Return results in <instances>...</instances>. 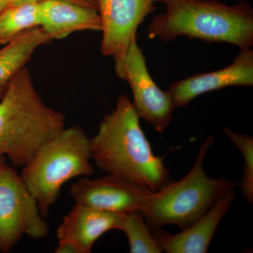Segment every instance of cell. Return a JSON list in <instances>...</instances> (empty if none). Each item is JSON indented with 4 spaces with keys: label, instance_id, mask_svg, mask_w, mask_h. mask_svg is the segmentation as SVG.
<instances>
[{
    "label": "cell",
    "instance_id": "cell-7",
    "mask_svg": "<svg viewBox=\"0 0 253 253\" xmlns=\"http://www.w3.org/2000/svg\"><path fill=\"white\" fill-rule=\"evenodd\" d=\"M136 41H133L123 54L113 56L115 70L118 77L130 86L131 102L139 117L158 132H163L172 123L174 109L167 91L162 90L151 78L146 58Z\"/></svg>",
    "mask_w": 253,
    "mask_h": 253
},
{
    "label": "cell",
    "instance_id": "cell-17",
    "mask_svg": "<svg viewBox=\"0 0 253 253\" xmlns=\"http://www.w3.org/2000/svg\"><path fill=\"white\" fill-rule=\"evenodd\" d=\"M223 132L239 150L244 158L240 188L246 202H253V138L239 134L227 126L223 127Z\"/></svg>",
    "mask_w": 253,
    "mask_h": 253
},
{
    "label": "cell",
    "instance_id": "cell-16",
    "mask_svg": "<svg viewBox=\"0 0 253 253\" xmlns=\"http://www.w3.org/2000/svg\"><path fill=\"white\" fill-rule=\"evenodd\" d=\"M120 230L126 234L131 253H163L140 211L126 213Z\"/></svg>",
    "mask_w": 253,
    "mask_h": 253
},
{
    "label": "cell",
    "instance_id": "cell-14",
    "mask_svg": "<svg viewBox=\"0 0 253 253\" xmlns=\"http://www.w3.org/2000/svg\"><path fill=\"white\" fill-rule=\"evenodd\" d=\"M51 38L41 27L25 32L0 49V96L40 46Z\"/></svg>",
    "mask_w": 253,
    "mask_h": 253
},
{
    "label": "cell",
    "instance_id": "cell-12",
    "mask_svg": "<svg viewBox=\"0 0 253 253\" xmlns=\"http://www.w3.org/2000/svg\"><path fill=\"white\" fill-rule=\"evenodd\" d=\"M124 214L76 204L58 228V242L71 245L78 253H91L101 236L111 230H120Z\"/></svg>",
    "mask_w": 253,
    "mask_h": 253
},
{
    "label": "cell",
    "instance_id": "cell-21",
    "mask_svg": "<svg viewBox=\"0 0 253 253\" xmlns=\"http://www.w3.org/2000/svg\"><path fill=\"white\" fill-rule=\"evenodd\" d=\"M5 163V159L4 156H0V168Z\"/></svg>",
    "mask_w": 253,
    "mask_h": 253
},
{
    "label": "cell",
    "instance_id": "cell-19",
    "mask_svg": "<svg viewBox=\"0 0 253 253\" xmlns=\"http://www.w3.org/2000/svg\"><path fill=\"white\" fill-rule=\"evenodd\" d=\"M42 0H9V6L29 2H40Z\"/></svg>",
    "mask_w": 253,
    "mask_h": 253
},
{
    "label": "cell",
    "instance_id": "cell-6",
    "mask_svg": "<svg viewBox=\"0 0 253 253\" xmlns=\"http://www.w3.org/2000/svg\"><path fill=\"white\" fill-rule=\"evenodd\" d=\"M49 227L36 199L15 168H0V253H8L24 235L45 238Z\"/></svg>",
    "mask_w": 253,
    "mask_h": 253
},
{
    "label": "cell",
    "instance_id": "cell-4",
    "mask_svg": "<svg viewBox=\"0 0 253 253\" xmlns=\"http://www.w3.org/2000/svg\"><path fill=\"white\" fill-rule=\"evenodd\" d=\"M214 137L204 139L196 162L187 174L160 191H154L140 212L151 230L174 225L184 229L209 211L226 193L235 189V181L210 177L204 169L208 150Z\"/></svg>",
    "mask_w": 253,
    "mask_h": 253
},
{
    "label": "cell",
    "instance_id": "cell-10",
    "mask_svg": "<svg viewBox=\"0 0 253 253\" xmlns=\"http://www.w3.org/2000/svg\"><path fill=\"white\" fill-rule=\"evenodd\" d=\"M253 85V51L241 49L227 67L174 82L167 91L174 109L184 107L201 95L231 86Z\"/></svg>",
    "mask_w": 253,
    "mask_h": 253
},
{
    "label": "cell",
    "instance_id": "cell-5",
    "mask_svg": "<svg viewBox=\"0 0 253 253\" xmlns=\"http://www.w3.org/2000/svg\"><path fill=\"white\" fill-rule=\"evenodd\" d=\"M91 159L90 139L73 126L46 143L23 168L21 178L44 219L67 181L93 174Z\"/></svg>",
    "mask_w": 253,
    "mask_h": 253
},
{
    "label": "cell",
    "instance_id": "cell-13",
    "mask_svg": "<svg viewBox=\"0 0 253 253\" xmlns=\"http://www.w3.org/2000/svg\"><path fill=\"white\" fill-rule=\"evenodd\" d=\"M41 27L52 39H61L77 31H101L96 10L65 0H42L39 2Z\"/></svg>",
    "mask_w": 253,
    "mask_h": 253
},
{
    "label": "cell",
    "instance_id": "cell-8",
    "mask_svg": "<svg viewBox=\"0 0 253 253\" xmlns=\"http://www.w3.org/2000/svg\"><path fill=\"white\" fill-rule=\"evenodd\" d=\"M153 192L148 188L111 174L98 179L82 176L70 191L76 204L118 214L140 211Z\"/></svg>",
    "mask_w": 253,
    "mask_h": 253
},
{
    "label": "cell",
    "instance_id": "cell-20",
    "mask_svg": "<svg viewBox=\"0 0 253 253\" xmlns=\"http://www.w3.org/2000/svg\"><path fill=\"white\" fill-rule=\"evenodd\" d=\"M9 6V0H0V13Z\"/></svg>",
    "mask_w": 253,
    "mask_h": 253
},
{
    "label": "cell",
    "instance_id": "cell-1",
    "mask_svg": "<svg viewBox=\"0 0 253 253\" xmlns=\"http://www.w3.org/2000/svg\"><path fill=\"white\" fill-rule=\"evenodd\" d=\"M90 148L95 165L107 174L154 191L174 181L163 158L154 154L127 95L120 96L116 108L103 118Z\"/></svg>",
    "mask_w": 253,
    "mask_h": 253
},
{
    "label": "cell",
    "instance_id": "cell-3",
    "mask_svg": "<svg viewBox=\"0 0 253 253\" xmlns=\"http://www.w3.org/2000/svg\"><path fill=\"white\" fill-rule=\"evenodd\" d=\"M166 13L156 16L148 28L150 39L164 42L178 37L225 42L251 49L253 46V9L241 0L230 6L217 0H160Z\"/></svg>",
    "mask_w": 253,
    "mask_h": 253
},
{
    "label": "cell",
    "instance_id": "cell-15",
    "mask_svg": "<svg viewBox=\"0 0 253 253\" xmlns=\"http://www.w3.org/2000/svg\"><path fill=\"white\" fill-rule=\"evenodd\" d=\"M40 26L39 2L9 6L0 13V44H8L25 32Z\"/></svg>",
    "mask_w": 253,
    "mask_h": 253
},
{
    "label": "cell",
    "instance_id": "cell-18",
    "mask_svg": "<svg viewBox=\"0 0 253 253\" xmlns=\"http://www.w3.org/2000/svg\"><path fill=\"white\" fill-rule=\"evenodd\" d=\"M65 1H70L80 6L90 8L98 11L97 0H65Z\"/></svg>",
    "mask_w": 253,
    "mask_h": 253
},
{
    "label": "cell",
    "instance_id": "cell-9",
    "mask_svg": "<svg viewBox=\"0 0 253 253\" xmlns=\"http://www.w3.org/2000/svg\"><path fill=\"white\" fill-rule=\"evenodd\" d=\"M160 0H97L103 33L101 51L105 56L123 54L133 41L146 16Z\"/></svg>",
    "mask_w": 253,
    "mask_h": 253
},
{
    "label": "cell",
    "instance_id": "cell-11",
    "mask_svg": "<svg viewBox=\"0 0 253 253\" xmlns=\"http://www.w3.org/2000/svg\"><path fill=\"white\" fill-rule=\"evenodd\" d=\"M235 197V189L231 190L202 217L178 234H171L161 229L153 231L160 249L167 253H207L216 229L230 210Z\"/></svg>",
    "mask_w": 253,
    "mask_h": 253
},
{
    "label": "cell",
    "instance_id": "cell-2",
    "mask_svg": "<svg viewBox=\"0 0 253 253\" xmlns=\"http://www.w3.org/2000/svg\"><path fill=\"white\" fill-rule=\"evenodd\" d=\"M64 128L63 114L43 102L29 71L22 68L0 100V156L23 168Z\"/></svg>",
    "mask_w": 253,
    "mask_h": 253
}]
</instances>
